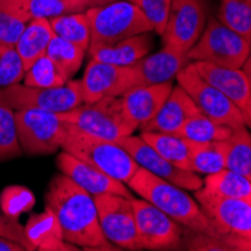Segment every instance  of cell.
<instances>
[{
	"label": "cell",
	"instance_id": "ab89813d",
	"mask_svg": "<svg viewBox=\"0 0 251 251\" xmlns=\"http://www.w3.org/2000/svg\"><path fill=\"white\" fill-rule=\"evenodd\" d=\"M0 251H26V248L15 241L0 236Z\"/></svg>",
	"mask_w": 251,
	"mask_h": 251
},
{
	"label": "cell",
	"instance_id": "836d02e7",
	"mask_svg": "<svg viewBox=\"0 0 251 251\" xmlns=\"http://www.w3.org/2000/svg\"><path fill=\"white\" fill-rule=\"evenodd\" d=\"M23 155L15 122V110L0 100V161L20 158Z\"/></svg>",
	"mask_w": 251,
	"mask_h": 251
},
{
	"label": "cell",
	"instance_id": "4dcf8cb0",
	"mask_svg": "<svg viewBox=\"0 0 251 251\" xmlns=\"http://www.w3.org/2000/svg\"><path fill=\"white\" fill-rule=\"evenodd\" d=\"M86 53L87 51L84 49L78 47L77 44H73L60 36H56V35L53 36L49 49H47V56L54 62V65L70 80L81 68Z\"/></svg>",
	"mask_w": 251,
	"mask_h": 251
},
{
	"label": "cell",
	"instance_id": "d6986e66",
	"mask_svg": "<svg viewBox=\"0 0 251 251\" xmlns=\"http://www.w3.org/2000/svg\"><path fill=\"white\" fill-rule=\"evenodd\" d=\"M173 87V83L167 81L158 84H139L129 89L122 95L124 110L129 121L137 128L151 121L167 100Z\"/></svg>",
	"mask_w": 251,
	"mask_h": 251
},
{
	"label": "cell",
	"instance_id": "d4e9b609",
	"mask_svg": "<svg viewBox=\"0 0 251 251\" xmlns=\"http://www.w3.org/2000/svg\"><path fill=\"white\" fill-rule=\"evenodd\" d=\"M140 137L172 164L180 169L191 170L190 169L191 142L185 139V137L177 134H169V132H149V131H142Z\"/></svg>",
	"mask_w": 251,
	"mask_h": 251
},
{
	"label": "cell",
	"instance_id": "7c38bea8",
	"mask_svg": "<svg viewBox=\"0 0 251 251\" xmlns=\"http://www.w3.org/2000/svg\"><path fill=\"white\" fill-rule=\"evenodd\" d=\"M80 83L83 102H95L108 97H122L134 86H139V77L132 66L90 59Z\"/></svg>",
	"mask_w": 251,
	"mask_h": 251
},
{
	"label": "cell",
	"instance_id": "5bb4252c",
	"mask_svg": "<svg viewBox=\"0 0 251 251\" xmlns=\"http://www.w3.org/2000/svg\"><path fill=\"white\" fill-rule=\"evenodd\" d=\"M137 235L143 250H169L180 242V224L145 199L132 197Z\"/></svg>",
	"mask_w": 251,
	"mask_h": 251
},
{
	"label": "cell",
	"instance_id": "52a82bcc",
	"mask_svg": "<svg viewBox=\"0 0 251 251\" xmlns=\"http://www.w3.org/2000/svg\"><path fill=\"white\" fill-rule=\"evenodd\" d=\"M0 100L12 110H44L65 113L83 104L80 80H68L57 87H32L15 83L0 89Z\"/></svg>",
	"mask_w": 251,
	"mask_h": 251
},
{
	"label": "cell",
	"instance_id": "d590c367",
	"mask_svg": "<svg viewBox=\"0 0 251 251\" xmlns=\"http://www.w3.org/2000/svg\"><path fill=\"white\" fill-rule=\"evenodd\" d=\"M35 204V196L26 187L12 185L6 187L0 194V209L9 218L17 217L26 211H30Z\"/></svg>",
	"mask_w": 251,
	"mask_h": 251
},
{
	"label": "cell",
	"instance_id": "e575fe53",
	"mask_svg": "<svg viewBox=\"0 0 251 251\" xmlns=\"http://www.w3.org/2000/svg\"><path fill=\"white\" fill-rule=\"evenodd\" d=\"M68 80L70 78L59 70L47 54L33 62L26 70L25 78H23L26 86L32 87H57L63 86Z\"/></svg>",
	"mask_w": 251,
	"mask_h": 251
},
{
	"label": "cell",
	"instance_id": "7a4b0ae2",
	"mask_svg": "<svg viewBox=\"0 0 251 251\" xmlns=\"http://www.w3.org/2000/svg\"><path fill=\"white\" fill-rule=\"evenodd\" d=\"M126 185L135 194L173 218L177 224L196 233L218 236V232L203 212L199 201L187 194L184 188L155 176L143 167L137 169Z\"/></svg>",
	"mask_w": 251,
	"mask_h": 251
},
{
	"label": "cell",
	"instance_id": "f546056e",
	"mask_svg": "<svg viewBox=\"0 0 251 251\" xmlns=\"http://www.w3.org/2000/svg\"><path fill=\"white\" fill-rule=\"evenodd\" d=\"M50 25L56 36H60L87 51L90 45V25L86 11L74 12L50 20Z\"/></svg>",
	"mask_w": 251,
	"mask_h": 251
},
{
	"label": "cell",
	"instance_id": "8fae6325",
	"mask_svg": "<svg viewBox=\"0 0 251 251\" xmlns=\"http://www.w3.org/2000/svg\"><path fill=\"white\" fill-rule=\"evenodd\" d=\"M208 21L204 0H172V8L164 29V45L187 53L199 41Z\"/></svg>",
	"mask_w": 251,
	"mask_h": 251
},
{
	"label": "cell",
	"instance_id": "8d00e7d4",
	"mask_svg": "<svg viewBox=\"0 0 251 251\" xmlns=\"http://www.w3.org/2000/svg\"><path fill=\"white\" fill-rule=\"evenodd\" d=\"M25 65L15 47L0 45V89L21 83L25 78Z\"/></svg>",
	"mask_w": 251,
	"mask_h": 251
},
{
	"label": "cell",
	"instance_id": "d6a6232c",
	"mask_svg": "<svg viewBox=\"0 0 251 251\" xmlns=\"http://www.w3.org/2000/svg\"><path fill=\"white\" fill-rule=\"evenodd\" d=\"M29 21L14 0H0V45L15 47Z\"/></svg>",
	"mask_w": 251,
	"mask_h": 251
},
{
	"label": "cell",
	"instance_id": "6da1fadb",
	"mask_svg": "<svg viewBox=\"0 0 251 251\" xmlns=\"http://www.w3.org/2000/svg\"><path fill=\"white\" fill-rule=\"evenodd\" d=\"M45 206L50 208L59 220L66 242L86 250H118L101 230L94 196L63 173L50 180Z\"/></svg>",
	"mask_w": 251,
	"mask_h": 251
},
{
	"label": "cell",
	"instance_id": "5b68a950",
	"mask_svg": "<svg viewBox=\"0 0 251 251\" xmlns=\"http://www.w3.org/2000/svg\"><path fill=\"white\" fill-rule=\"evenodd\" d=\"M59 116L63 122L110 142H118L139 129L126 116L122 97H108L95 102H83L70 111L59 113Z\"/></svg>",
	"mask_w": 251,
	"mask_h": 251
},
{
	"label": "cell",
	"instance_id": "b9f144b4",
	"mask_svg": "<svg viewBox=\"0 0 251 251\" xmlns=\"http://www.w3.org/2000/svg\"><path fill=\"white\" fill-rule=\"evenodd\" d=\"M104 3H110V2H115V0H102ZM126 2H131V3H135L137 0H126Z\"/></svg>",
	"mask_w": 251,
	"mask_h": 251
},
{
	"label": "cell",
	"instance_id": "3957f363",
	"mask_svg": "<svg viewBox=\"0 0 251 251\" xmlns=\"http://www.w3.org/2000/svg\"><path fill=\"white\" fill-rule=\"evenodd\" d=\"M62 151L77 156L81 161L94 166L124 184H128V180L139 169V164L118 142L95 137L71 124H66Z\"/></svg>",
	"mask_w": 251,
	"mask_h": 251
},
{
	"label": "cell",
	"instance_id": "60d3db41",
	"mask_svg": "<svg viewBox=\"0 0 251 251\" xmlns=\"http://www.w3.org/2000/svg\"><path fill=\"white\" fill-rule=\"evenodd\" d=\"M242 70H244V73L247 74V77H248V80H250V83H251V49H250V53H248V56H247L245 63L242 65Z\"/></svg>",
	"mask_w": 251,
	"mask_h": 251
},
{
	"label": "cell",
	"instance_id": "30bf717a",
	"mask_svg": "<svg viewBox=\"0 0 251 251\" xmlns=\"http://www.w3.org/2000/svg\"><path fill=\"white\" fill-rule=\"evenodd\" d=\"M104 236L118 248L143 250L137 235L132 199L121 194L94 196Z\"/></svg>",
	"mask_w": 251,
	"mask_h": 251
},
{
	"label": "cell",
	"instance_id": "9c48e42d",
	"mask_svg": "<svg viewBox=\"0 0 251 251\" xmlns=\"http://www.w3.org/2000/svg\"><path fill=\"white\" fill-rule=\"evenodd\" d=\"M176 80L177 84L184 87L185 92L193 98L204 116L232 128L247 126L245 118L239 108L226 95H223L217 87L204 80L196 70L193 62L182 68L176 75Z\"/></svg>",
	"mask_w": 251,
	"mask_h": 251
},
{
	"label": "cell",
	"instance_id": "277c9868",
	"mask_svg": "<svg viewBox=\"0 0 251 251\" xmlns=\"http://www.w3.org/2000/svg\"><path fill=\"white\" fill-rule=\"evenodd\" d=\"M90 25L89 49L118 44L126 38L152 32V26L135 3L115 0L86 11Z\"/></svg>",
	"mask_w": 251,
	"mask_h": 251
},
{
	"label": "cell",
	"instance_id": "1f68e13d",
	"mask_svg": "<svg viewBox=\"0 0 251 251\" xmlns=\"http://www.w3.org/2000/svg\"><path fill=\"white\" fill-rule=\"evenodd\" d=\"M217 18L251 42V0H220Z\"/></svg>",
	"mask_w": 251,
	"mask_h": 251
},
{
	"label": "cell",
	"instance_id": "83f0119b",
	"mask_svg": "<svg viewBox=\"0 0 251 251\" xmlns=\"http://www.w3.org/2000/svg\"><path fill=\"white\" fill-rule=\"evenodd\" d=\"M226 169L251 180V134L247 126L235 128L226 140Z\"/></svg>",
	"mask_w": 251,
	"mask_h": 251
},
{
	"label": "cell",
	"instance_id": "ffe728a7",
	"mask_svg": "<svg viewBox=\"0 0 251 251\" xmlns=\"http://www.w3.org/2000/svg\"><path fill=\"white\" fill-rule=\"evenodd\" d=\"M190 62L191 60L188 59L187 53L164 45L159 51L146 54L131 66L139 77V84H158L172 81L182 68L187 66Z\"/></svg>",
	"mask_w": 251,
	"mask_h": 251
},
{
	"label": "cell",
	"instance_id": "484cf974",
	"mask_svg": "<svg viewBox=\"0 0 251 251\" xmlns=\"http://www.w3.org/2000/svg\"><path fill=\"white\" fill-rule=\"evenodd\" d=\"M201 187L215 196L241 199L251 203V180L241 173L229 169H223L217 173L206 175Z\"/></svg>",
	"mask_w": 251,
	"mask_h": 251
},
{
	"label": "cell",
	"instance_id": "603a6c76",
	"mask_svg": "<svg viewBox=\"0 0 251 251\" xmlns=\"http://www.w3.org/2000/svg\"><path fill=\"white\" fill-rule=\"evenodd\" d=\"M54 36L50 20L33 18L27 23L25 32L21 33L15 44V50L21 57L25 70L36 62L39 57L47 54V49Z\"/></svg>",
	"mask_w": 251,
	"mask_h": 251
},
{
	"label": "cell",
	"instance_id": "f35d334b",
	"mask_svg": "<svg viewBox=\"0 0 251 251\" xmlns=\"http://www.w3.org/2000/svg\"><path fill=\"white\" fill-rule=\"evenodd\" d=\"M0 236L21 244L26 248V251L35 250V247L29 242V239L25 233V226H21L17 220L5 215L2 209H0Z\"/></svg>",
	"mask_w": 251,
	"mask_h": 251
},
{
	"label": "cell",
	"instance_id": "8992f818",
	"mask_svg": "<svg viewBox=\"0 0 251 251\" xmlns=\"http://www.w3.org/2000/svg\"><path fill=\"white\" fill-rule=\"evenodd\" d=\"M251 49V42L212 17L206 21L199 41L188 51L191 62H209L220 66L242 68Z\"/></svg>",
	"mask_w": 251,
	"mask_h": 251
},
{
	"label": "cell",
	"instance_id": "e0dca14e",
	"mask_svg": "<svg viewBox=\"0 0 251 251\" xmlns=\"http://www.w3.org/2000/svg\"><path fill=\"white\" fill-rule=\"evenodd\" d=\"M56 164L60 173L68 176L73 182H75L78 187L86 190L89 194H92V196L121 194V196L132 199V194L126 184L111 177L110 175L95 169L94 166L81 161L77 156L68 153L65 151H62L57 155Z\"/></svg>",
	"mask_w": 251,
	"mask_h": 251
},
{
	"label": "cell",
	"instance_id": "7402d4cb",
	"mask_svg": "<svg viewBox=\"0 0 251 251\" xmlns=\"http://www.w3.org/2000/svg\"><path fill=\"white\" fill-rule=\"evenodd\" d=\"M152 32L140 33L131 38H126L118 44L104 45V47H97L87 50L90 59H95L104 63L119 65V66H131L137 60H140L146 54H149L153 39Z\"/></svg>",
	"mask_w": 251,
	"mask_h": 251
},
{
	"label": "cell",
	"instance_id": "f1b7e54d",
	"mask_svg": "<svg viewBox=\"0 0 251 251\" xmlns=\"http://www.w3.org/2000/svg\"><path fill=\"white\" fill-rule=\"evenodd\" d=\"M190 169L204 176L226 169V140L206 143L191 142Z\"/></svg>",
	"mask_w": 251,
	"mask_h": 251
},
{
	"label": "cell",
	"instance_id": "ac0fdd59",
	"mask_svg": "<svg viewBox=\"0 0 251 251\" xmlns=\"http://www.w3.org/2000/svg\"><path fill=\"white\" fill-rule=\"evenodd\" d=\"M201 113L193 98L179 84L172 89L170 95L156 111V115L140 126V131L175 134L187 121Z\"/></svg>",
	"mask_w": 251,
	"mask_h": 251
},
{
	"label": "cell",
	"instance_id": "44dd1931",
	"mask_svg": "<svg viewBox=\"0 0 251 251\" xmlns=\"http://www.w3.org/2000/svg\"><path fill=\"white\" fill-rule=\"evenodd\" d=\"M25 233L35 250L42 251H74L75 245L66 242L54 212L45 206V211L33 215L25 224Z\"/></svg>",
	"mask_w": 251,
	"mask_h": 251
},
{
	"label": "cell",
	"instance_id": "74e56055",
	"mask_svg": "<svg viewBox=\"0 0 251 251\" xmlns=\"http://www.w3.org/2000/svg\"><path fill=\"white\" fill-rule=\"evenodd\" d=\"M135 5L139 6V9L149 21L152 32L163 35L167 26L172 0H137Z\"/></svg>",
	"mask_w": 251,
	"mask_h": 251
},
{
	"label": "cell",
	"instance_id": "4fadbf2b",
	"mask_svg": "<svg viewBox=\"0 0 251 251\" xmlns=\"http://www.w3.org/2000/svg\"><path fill=\"white\" fill-rule=\"evenodd\" d=\"M196 200L206 214L218 235H250L251 203L211 194L203 187L196 190Z\"/></svg>",
	"mask_w": 251,
	"mask_h": 251
},
{
	"label": "cell",
	"instance_id": "cb8c5ba5",
	"mask_svg": "<svg viewBox=\"0 0 251 251\" xmlns=\"http://www.w3.org/2000/svg\"><path fill=\"white\" fill-rule=\"evenodd\" d=\"M14 2L30 20H51L54 17L84 12L89 8L105 5L102 0H14Z\"/></svg>",
	"mask_w": 251,
	"mask_h": 251
},
{
	"label": "cell",
	"instance_id": "2e32d148",
	"mask_svg": "<svg viewBox=\"0 0 251 251\" xmlns=\"http://www.w3.org/2000/svg\"><path fill=\"white\" fill-rule=\"evenodd\" d=\"M199 74L229 98L244 115L251 128V83L242 68L220 66L209 62H193Z\"/></svg>",
	"mask_w": 251,
	"mask_h": 251
},
{
	"label": "cell",
	"instance_id": "ba28073f",
	"mask_svg": "<svg viewBox=\"0 0 251 251\" xmlns=\"http://www.w3.org/2000/svg\"><path fill=\"white\" fill-rule=\"evenodd\" d=\"M17 134L23 153L30 156L51 155L62 149L66 122L59 113L44 110H17Z\"/></svg>",
	"mask_w": 251,
	"mask_h": 251
},
{
	"label": "cell",
	"instance_id": "4316f807",
	"mask_svg": "<svg viewBox=\"0 0 251 251\" xmlns=\"http://www.w3.org/2000/svg\"><path fill=\"white\" fill-rule=\"evenodd\" d=\"M235 128L229 125L218 124L203 113L193 116L190 121H187L175 134L185 137V139L194 142V143H206V142H223L227 140L232 135Z\"/></svg>",
	"mask_w": 251,
	"mask_h": 251
},
{
	"label": "cell",
	"instance_id": "9a60e30c",
	"mask_svg": "<svg viewBox=\"0 0 251 251\" xmlns=\"http://www.w3.org/2000/svg\"><path fill=\"white\" fill-rule=\"evenodd\" d=\"M118 143L132 156L134 161L139 164V167L146 169L148 172L153 173L155 176L166 179L172 184L184 188V190H199L203 185V179L191 170L180 169L164 156L159 155L153 148H151L142 137L126 135L124 139L118 140Z\"/></svg>",
	"mask_w": 251,
	"mask_h": 251
}]
</instances>
